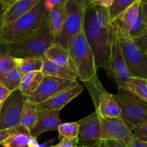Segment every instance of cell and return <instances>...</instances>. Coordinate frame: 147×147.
Here are the masks:
<instances>
[{"mask_svg": "<svg viewBox=\"0 0 147 147\" xmlns=\"http://www.w3.org/2000/svg\"><path fill=\"white\" fill-rule=\"evenodd\" d=\"M44 57H24L21 58L20 64L17 70L21 74L25 75L32 72L41 71Z\"/></svg>", "mask_w": 147, "mask_h": 147, "instance_id": "obj_25", "label": "cell"}, {"mask_svg": "<svg viewBox=\"0 0 147 147\" xmlns=\"http://www.w3.org/2000/svg\"><path fill=\"white\" fill-rule=\"evenodd\" d=\"M84 86L80 84L72 86L49 98L48 100L37 105L38 111H61L67 103L76 98L83 92Z\"/></svg>", "mask_w": 147, "mask_h": 147, "instance_id": "obj_12", "label": "cell"}, {"mask_svg": "<svg viewBox=\"0 0 147 147\" xmlns=\"http://www.w3.org/2000/svg\"><path fill=\"white\" fill-rule=\"evenodd\" d=\"M21 58L11 55H4L0 57V73H6L18 68Z\"/></svg>", "mask_w": 147, "mask_h": 147, "instance_id": "obj_29", "label": "cell"}, {"mask_svg": "<svg viewBox=\"0 0 147 147\" xmlns=\"http://www.w3.org/2000/svg\"><path fill=\"white\" fill-rule=\"evenodd\" d=\"M136 96L147 103V80L136 77H129L121 85Z\"/></svg>", "mask_w": 147, "mask_h": 147, "instance_id": "obj_22", "label": "cell"}, {"mask_svg": "<svg viewBox=\"0 0 147 147\" xmlns=\"http://www.w3.org/2000/svg\"><path fill=\"white\" fill-rule=\"evenodd\" d=\"M146 30L147 23L144 21L140 11H139V17L129 32V36L131 39H134L136 37H140V36L146 34Z\"/></svg>", "mask_w": 147, "mask_h": 147, "instance_id": "obj_30", "label": "cell"}, {"mask_svg": "<svg viewBox=\"0 0 147 147\" xmlns=\"http://www.w3.org/2000/svg\"><path fill=\"white\" fill-rule=\"evenodd\" d=\"M134 1L135 0H113L111 5L108 9L110 22L119 18Z\"/></svg>", "mask_w": 147, "mask_h": 147, "instance_id": "obj_26", "label": "cell"}, {"mask_svg": "<svg viewBox=\"0 0 147 147\" xmlns=\"http://www.w3.org/2000/svg\"><path fill=\"white\" fill-rule=\"evenodd\" d=\"M100 140L117 141L129 147L135 136L124 121L119 118L104 119L100 116Z\"/></svg>", "mask_w": 147, "mask_h": 147, "instance_id": "obj_10", "label": "cell"}, {"mask_svg": "<svg viewBox=\"0 0 147 147\" xmlns=\"http://www.w3.org/2000/svg\"><path fill=\"white\" fill-rule=\"evenodd\" d=\"M60 111H38L37 121L31 130L30 136L37 138L45 132L57 130L62 123L60 119Z\"/></svg>", "mask_w": 147, "mask_h": 147, "instance_id": "obj_14", "label": "cell"}, {"mask_svg": "<svg viewBox=\"0 0 147 147\" xmlns=\"http://www.w3.org/2000/svg\"><path fill=\"white\" fill-rule=\"evenodd\" d=\"M27 98L20 90L10 93L2 103L0 109V131L21 126L22 112Z\"/></svg>", "mask_w": 147, "mask_h": 147, "instance_id": "obj_9", "label": "cell"}, {"mask_svg": "<svg viewBox=\"0 0 147 147\" xmlns=\"http://www.w3.org/2000/svg\"><path fill=\"white\" fill-rule=\"evenodd\" d=\"M31 136L29 132H19L10 136L2 144V147H27Z\"/></svg>", "mask_w": 147, "mask_h": 147, "instance_id": "obj_27", "label": "cell"}, {"mask_svg": "<svg viewBox=\"0 0 147 147\" xmlns=\"http://www.w3.org/2000/svg\"><path fill=\"white\" fill-rule=\"evenodd\" d=\"M44 58L75 71L73 65L70 60L68 50L57 43L55 42L46 50L44 54Z\"/></svg>", "mask_w": 147, "mask_h": 147, "instance_id": "obj_18", "label": "cell"}, {"mask_svg": "<svg viewBox=\"0 0 147 147\" xmlns=\"http://www.w3.org/2000/svg\"><path fill=\"white\" fill-rule=\"evenodd\" d=\"M55 42V38L45 22L35 32L7 42L9 55L18 58L44 57L46 50Z\"/></svg>", "mask_w": 147, "mask_h": 147, "instance_id": "obj_3", "label": "cell"}, {"mask_svg": "<svg viewBox=\"0 0 147 147\" xmlns=\"http://www.w3.org/2000/svg\"><path fill=\"white\" fill-rule=\"evenodd\" d=\"M4 14L0 15V30H1L3 27V26H4Z\"/></svg>", "mask_w": 147, "mask_h": 147, "instance_id": "obj_45", "label": "cell"}, {"mask_svg": "<svg viewBox=\"0 0 147 147\" xmlns=\"http://www.w3.org/2000/svg\"><path fill=\"white\" fill-rule=\"evenodd\" d=\"M2 104V103H1ZM1 104H0V109H1Z\"/></svg>", "mask_w": 147, "mask_h": 147, "instance_id": "obj_46", "label": "cell"}, {"mask_svg": "<svg viewBox=\"0 0 147 147\" xmlns=\"http://www.w3.org/2000/svg\"><path fill=\"white\" fill-rule=\"evenodd\" d=\"M145 54H146V57H147V53H145Z\"/></svg>", "mask_w": 147, "mask_h": 147, "instance_id": "obj_47", "label": "cell"}, {"mask_svg": "<svg viewBox=\"0 0 147 147\" xmlns=\"http://www.w3.org/2000/svg\"><path fill=\"white\" fill-rule=\"evenodd\" d=\"M132 132L138 140L147 143V123H142L134 126L131 129Z\"/></svg>", "mask_w": 147, "mask_h": 147, "instance_id": "obj_31", "label": "cell"}, {"mask_svg": "<svg viewBox=\"0 0 147 147\" xmlns=\"http://www.w3.org/2000/svg\"><path fill=\"white\" fill-rule=\"evenodd\" d=\"M96 147H107V144H106V141L104 140H100L96 143Z\"/></svg>", "mask_w": 147, "mask_h": 147, "instance_id": "obj_44", "label": "cell"}, {"mask_svg": "<svg viewBox=\"0 0 147 147\" xmlns=\"http://www.w3.org/2000/svg\"><path fill=\"white\" fill-rule=\"evenodd\" d=\"M65 0H60V2L55 6L51 11L47 14L45 22L55 38H57L61 32L65 13Z\"/></svg>", "mask_w": 147, "mask_h": 147, "instance_id": "obj_17", "label": "cell"}, {"mask_svg": "<svg viewBox=\"0 0 147 147\" xmlns=\"http://www.w3.org/2000/svg\"><path fill=\"white\" fill-rule=\"evenodd\" d=\"M37 114H38V111H37V105L32 103L27 98L23 106L21 119H20V125L30 132L32 128L35 124Z\"/></svg>", "mask_w": 147, "mask_h": 147, "instance_id": "obj_23", "label": "cell"}, {"mask_svg": "<svg viewBox=\"0 0 147 147\" xmlns=\"http://www.w3.org/2000/svg\"><path fill=\"white\" fill-rule=\"evenodd\" d=\"M22 75L17 69L6 73H0V83L10 93L19 90Z\"/></svg>", "mask_w": 147, "mask_h": 147, "instance_id": "obj_24", "label": "cell"}, {"mask_svg": "<svg viewBox=\"0 0 147 147\" xmlns=\"http://www.w3.org/2000/svg\"><path fill=\"white\" fill-rule=\"evenodd\" d=\"M129 147H147V143L141 142V141L138 140L136 137H134Z\"/></svg>", "mask_w": 147, "mask_h": 147, "instance_id": "obj_43", "label": "cell"}, {"mask_svg": "<svg viewBox=\"0 0 147 147\" xmlns=\"http://www.w3.org/2000/svg\"><path fill=\"white\" fill-rule=\"evenodd\" d=\"M41 72L45 76H51L64 80H77L78 79L77 74L73 70L68 67L59 65L45 58H44L43 60V65Z\"/></svg>", "mask_w": 147, "mask_h": 147, "instance_id": "obj_20", "label": "cell"}, {"mask_svg": "<svg viewBox=\"0 0 147 147\" xmlns=\"http://www.w3.org/2000/svg\"><path fill=\"white\" fill-rule=\"evenodd\" d=\"M19 132H29V131L22 126H19V127L13 128V129L0 131V145H2V144L4 143L6 140H7L10 136H12L13 134L19 133ZM29 133H30V132H29Z\"/></svg>", "mask_w": 147, "mask_h": 147, "instance_id": "obj_32", "label": "cell"}, {"mask_svg": "<svg viewBox=\"0 0 147 147\" xmlns=\"http://www.w3.org/2000/svg\"><path fill=\"white\" fill-rule=\"evenodd\" d=\"M45 78V75L41 71L32 72L23 75L19 90L27 98L34 94L37 90Z\"/></svg>", "mask_w": 147, "mask_h": 147, "instance_id": "obj_21", "label": "cell"}, {"mask_svg": "<svg viewBox=\"0 0 147 147\" xmlns=\"http://www.w3.org/2000/svg\"><path fill=\"white\" fill-rule=\"evenodd\" d=\"M146 33H147V30H146Z\"/></svg>", "mask_w": 147, "mask_h": 147, "instance_id": "obj_49", "label": "cell"}, {"mask_svg": "<svg viewBox=\"0 0 147 147\" xmlns=\"http://www.w3.org/2000/svg\"><path fill=\"white\" fill-rule=\"evenodd\" d=\"M103 68L107 76L114 82L117 87L121 86L126 79L131 77L118 40L116 26L113 22H110L107 55Z\"/></svg>", "mask_w": 147, "mask_h": 147, "instance_id": "obj_5", "label": "cell"}, {"mask_svg": "<svg viewBox=\"0 0 147 147\" xmlns=\"http://www.w3.org/2000/svg\"><path fill=\"white\" fill-rule=\"evenodd\" d=\"M112 2H113V0H93L92 1V3L95 5L106 9H109L110 7Z\"/></svg>", "mask_w": 147, "mask_h": 147, "instance_id": "obj_36", "label": "cell"}, {"mask_svg": "<svg viewBox=\"0 0 147 147\" xmlns=\"http://www.w3.org/2000/svg\"><path fill=\"white\" fill-rule=\"evenodd\" d=\"M44 0L39 2L15 22L0 30V40L8 42L29 35L40 30L45 24L47 15L43 6Z\"/></svg>", "mask_w": 147, "mask_h": 147, "instance_id": "obj_4", "label": "cell"}, {"mask_svg": "<svg viewBox=\"0 0 147 147\" xmlns=\"http://www.w3.org/2000/svg\"><path fill=\"white\" fill-rule=\"evenodd\" d=\"M78 147H83V146H78Z\"/></svg>", "mask_w": 147, "mask_h": 147, "instance_id": "obj_48", "label": "cell"}, {"mask_svg": "<svg viewBox=\"0 0 147 147\" xmlns=\"http://www.w3.org/2000/svg\"><path fill=\"white\" fill-rule=\"evenodd\" d=\"M39 1L40 0H14L4 14V26L11 24L18 20L30 11Z\"/></svg>", "mask_w": 147, "mask_h": 147, "instance_id": "obj_16", "label": "cell"}, {"mask_svg": "<svg viewBox=\"0 0 147 147\" xmlns=\"http://www.w3.org/2000/svg\"><path fill=\"white\" fill-rule=\"evenodd\" d=\"M109 21L108 9L98 7L86 0L83 31L93 53L97 70L103 68L109 43Z\"/></svg>", "mask_w": 147, "mask_h": 147, "instance_id": "obj_2", "label": "cell"}, {"mask_svg": "<svg viewBox=\"0 0 147 147\" xmlns=\"http://www.w3.org/2000/svg\"><path fill=\"white\" fill-rule=\"evenodd\" d=\"M57 131H58L60 139L63 138L73 139V138H77L78 136L79 126L77 122L61 123L59 126Z\"/></svg>", "mask_w": 147, "mask_h": 147, "instance_id": "obj_28", "label": "cell"}, {"mask_svg": "<svg viewBox=\"0 0 147 147\" xmlns=\"http://www.w3.org/2000/svg\"><path fill=\"white\" fill-rule=\"evenodd\" d=\"M140 13L147 23V0H140Z\"/></svg>", "mask_w": 147, "mask_h": 147, "instance_id": "obj_37", "label": "cell"}, {"mask_svg": "<svg viewBox=\"0 0 147 147\" xmlns=\"http://www.w3.org/2000/svg\"><path fill=\"white\" fill-rule=\"evenodd\" d=\"M132 40L144 53H147V33Z\"/></svg>", "mask_w": 147, "mask_h": 147, "instance_id": "obj_34", "label": "cell"}, {"mask_svg": "<svg viewBox=\"0 0 147 147\" xmlns=\"http://www.w3.org/2000/svg\"><path fill=\"white\" fill-rule=\"evenodd\" d=\"M96 111L100 117L104 119L119 118L121 113L120 106L113 95L106 90L100 95Z\"/></svg>", "mask_w": 147, "mask_h": 147, "instance_id": "obj_15", "label": "cell"}, {"mask_svg": "<svg viewBox=\"0 0 147 147\" xmlns=\"http://www.w3.org/2000/svg\"><path fill=\"white\" fill-rule=\"evenodd\" d=\"M60 1V0H56V1H54V0H44L43 6H44L45 9L47 11V14L50 11H51L52 9L55 7V6L58 4Z\"/></svg>", "mask_w": 147, "mask_h": 147, "instance_id": "obj_35", "label": "cell"}, {"mask_svg": "<svg viewBox=\"0 0 147 147\" xmlns=\"http://www.w3.org/2000/svg\"><path fill=\"white\" fill-rule=\"evenodd\" d=\"M86 0H65V13L61 32L55 42L68 47L70 40L83 30Z\"/></svg>", "mask_w": 147, "mask_h": 147, "instance_id": "obj_7", "label": "cell"}, {"mask_svg": "<svg viewBox=\"0 0 147 147\" xmlns=\"http://www.w3.org/2000/svg\"><path fill=\"white\" fill-rule=\"evenodd\" d=\"M119 44L123 52L126 66L131 77L147 80V57L144 53L136 45L129 34L122 32L114 22Z\"/></svg>", "mask_w": 147, "mask_h": 147, "instance_id": "obj_8", "label": "cell"}, {"mask_svg": "<svg viewBox=\"0 0 147 147\" xmlns=\"http://www.w3.org/2000/svg\"><path fill=\"white\" fill-rule=\"evenodd\" d=\"M107 147H127L122 142L117 141H106Z\"/></svg>", "mask_w": 147, "mask_h": 147, "instance_id": "obj_42", "label": "cell"}, {"mask_svg": "<svg viewBox=\"0 0 147 147\" xmlns=\"http://www.w3.org/2000/svg\"><path fill=\"white\" fill-rule=\"evenodd\" d=\"M10 93H11L0 83V104H1L6 100Z\"/></svg>", "mask_w": 147, "mask_h": 147, "instance_id": "obj_38", "label": "cell"}, {"mask_svg": "<svg viewBox=\"0 0 147 147\" xmlns=\"http://www.w3.org/2000/svg\"><path fill=\"white\" fill-rule=\"evenodd\" d=\"M79 84L78 80H69L45 76L40 86L32 96L28 98L32 103L37 105L48 100L60 92Z\"/></svg>", "mask_w": 147, "mask_h": 147, "instance_id": "obj_11", "label": "cell"}, {"mask_svg": "<svg viewBox=\"0 0 147 147\" xmlns=\"http://www.w3.org/2000/svg\"><path fill=\"white\" fill-rule=\"evenodd\" d=\"M117 88V93L113 94V97L121 110L119 119L131 129L142 123H147V103L122 86Z\"/></svg>", "mask_w": 147, "mask_h": 147, "instance_id": "obj_6", "label": "cell"}, {"mask_svg": "<svg viewBox=\"0 0 147 147\" xmlns=\"http://www.w3.org/2000/svg\"><path fill=\"white\" fill-rule=\"evenodd\" d=\"M77 123L79 126L78 144L100 140V116L96 110L87 117L78 121Z\"/></svg>", "mask_w": 147, "mask_h": 147, "instance_id": "obj_13", "label": "cell"}, {"mask_svg": "<svg viewBox=\"0 0 147 147\" xmlns=\"http://www.w3.org/2000/svg\"><path fill=\"white\" fill-rule=\"evenodd\" d=\"M49 142H50V141L40 144H39L38 142H37V138L31 136L30 143H29L28 146L27 147H47V144H48L47 143H49Z\"/></svg>", "mask_w": 147, "mask_h": 147, "instance_id": "obj_40", "label": "cell"}, {"mask_svg": "<svg viewBox=\"0 0 147 147\" xmlns=\"http://www.w3.org/2000/svg\"><path fill=\"white\" fill-rule=\"evenodd\" d=\"M67 50L78 78L88 89L96 109L100 95L106 90L98 76L94 55L83 30L70 40Z\"/></svg>", "mask_w": 147, "mask_h": 147, "instance_id": "obj_1", "label": "cell"}, {"mask_svg": "<svg viewBox=\"0 0 147 147\" xmlns=\"http://www.w3.org/2000/svg\"><path fill=\"white\" fill-rule=\"evenodd\" d=\"M9 55L8 43L6 41L0 40V57Z\"/></svg>", "mask_w": 147, "mask_h": 147, "instance_id": "obj_39", "label": "cell"}, {"mask_svg": "<svg viewBox=\"0 0 147 147\" xmlns=\"http://www.w3.org/2000/svg\"><path fill=\"white\" fill-rule=\"evenodd\" d=\"M60 140V142L58 144L50 147H78L79 145L78 137L73 138V139L63 138Z\"/></svg>", "mask_w": 147, "mask_h": 147, "instance_id": "obj_33", "label": "cell"}, {"mask_svg": "<svg viewBox=\"0 0 147 147\" xmlns=\"http://www.w3.org/2000/svg\"><path fill=\"white\" fill-rule=\"evenodd\" d=\"M14 0H0V15L4 14Z\"/></svg>", "mask_w": 147, "mask_h": 147, "instance_id": "obj_41", "label": "cell"}, {"mask_svg": "<svg viewBox=\"0 0 147 147\" xmlns=\"http://www.w3.org/2000/svg\"><path fill=\"white\" fill-rule=\"evenodd\" d=\"M139 11L140 0H135L134 2L122 14V15L113 22L122 32L129 35L131 28L139 17Z\"/></svg>", "mask_w": 147, "mask_h": 147, "instance_id": "obj_19", "label": "cell"}]
</instances>
